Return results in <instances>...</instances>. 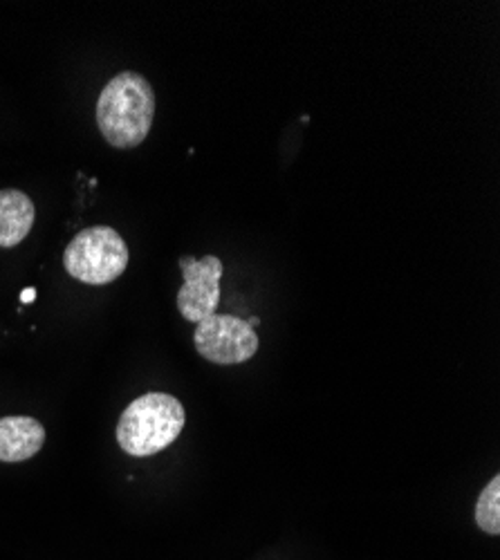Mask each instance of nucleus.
<instances>
[{
  "mask_svg": "<svg viewBox=\"0 0 500 560\" xmlns=\"http://www.w3.org/2000/svg\"><path fill=\"white\" fill-rule=\"evenodd\" d=\"M97 126L115 149L140 147L155 117L153 85L138 72L113 77L97 100Z\"/></svg>",
  "mask_w": 500,
  "mask_h": 560,
  "instance_id": "f257e3e1",
  "label": "nucleus"
},
{
  "mask_svg": "<svg viewBox=\"0 0 500 560\" xmlns=\"http://www.w3.org/2000/svg\"><path fill=\"white\" fill-rule=\"evenodd\" d=\"M187 415L173 395L147 393L128 404L117 424V442L126 455L151 457L168 448L185 429Z\"/></svg>",
  "mask_w": 500,
  "mask_h": 560,
  "instance_id": "f03ea898",
  "label": "nucleus"
},
{
  "mask_svg": "<svg viewBox=\"0 0 500 560\" xmlns=\"http://www.w3.org/2000/svg\"><path fill=\"white\" fill-rule=\"evenodd\" d=\"M126 241L113 226H88L70 241L63 254L66 271L85 285H108L128 267Z\"/></svg>",
  "mask_w": 500,
  "mask_h": 560,
  "instance_id": "7ed1b4c3",
  "label": "nucleus"
},
{
  "mask_svg": "<svg viewBox=\"0 0 500 560\" xmlns=\"http://www.w3.org/2000/svg\"><path fill=\"white\" fill-rule=\"evenodd\" d=\"M196 350L216 365H239L258 352V335L252 325L232 314H211L198 323Z\"/></svg>",
  "mask_w": 500,
  "mask_h": 560,
  "instance_id": "20e7f679",
  "label": "nucleus"
},
{
  "mask_svg": "<svg viewBox=\"0 0 500 560\" xmlns=\"http://www.w3.org/2000/svg\"><path fill=\"white\" fill-rule=\"evenodd\" d=\"M179 269L185 276V285L177 292V310L191 323H200L216 314L220 303V278L222 260L216 256L205 258H179Z\"/></svg>",
  "mask_w": 500,
  "mask_h": 560,
  "instance_id": "39448f33",
  "label": "nucleus"
},
{
  "mask_svg": "<svg viewBox=\"0 0 500 560\" xmlns=\"http://www.w3.org/2000/svg\"><path fill=\"white\" fill-rule=\"evenodd\" d=\"M45 444V429L34 417L0 419V462H25Z\"/></svg>",
  "mask_w": 500,
  "mask_h": 560,
  "instance_id": "423d86ee",
  "label": "nucleus"
},
{
  "mask_svg": "<svg viewBox=\"0 0 500 560\" xmlns=\"http://www.w3.org/2000/svg\"><path fill=\"white\" fill-rule=\"evenodd\" d=\"M36 209L27 194L19 189L0 191V247L10 249L21 245L34 226Z\"/></svg>",
  "mask_w": 500,
  "mask_h": 560,
  "instance_id": "0eeeda50",
  "label": "nucleus"
},
{
  "mask_svg": "<svg viewBox=\"0 0 500 560\" xmlns=\"http://www.w3.org/2000/svg\"><path fill=\"white\" fill-rule=\"evenodd\" d=\"M476 525L489 534H500V476H493L491 482L480 491L476 502Z\"/></svg>",
  "mask_w": 500,
  "mask_h": 560,
  "instance_id": "6e6552de",
  "label": "nucleus"
},
{
  "mask_svg": "<svg viewBox=\"0 0 500 560\" xmlns=\"http://www.w3.org/2000/svg\"><path fill=\"white\" fill-rule=\"evenodd\" d=\"M34 299H36V290H34V288L23 290V294H21V303H32Z\"/></svg>",
  "mask_w": 500,
  "mask_h": 560,
  "instance_id": "1a4fd4ad",
  "label": "nucleus"
},
{
  "mask_svg": "<svg viewBox=\"0 0 500 560\" xmlns=\"http://www.w3.org/2000/svg\"><path fill=\"white\" fill-rule=\"evenodd\" d=\"M247 323L252 325V328H256V325H260V318H258V316H252V318H247Z\"/></svg>",
  "mask_w": 500,
  "mask_h": 560,
  "instance_id": "9d476101",
  "label": "nucleus"
}]
</instances>
